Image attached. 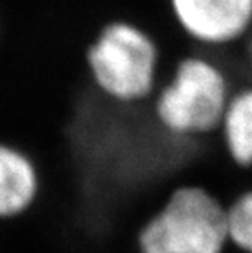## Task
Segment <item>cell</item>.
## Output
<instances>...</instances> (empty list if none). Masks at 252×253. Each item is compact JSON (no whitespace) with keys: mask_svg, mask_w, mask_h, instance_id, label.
Masks as SVG:
<instances>
[{"mask_svg":"<svg viewBox=\"0 0 252 253\" xmlns=\"http://www.w3.org/2000/svg\"><path fill=\"white\" fill-rule=\"evenodd\" d=\"M231 95L223 67L192 46L169 77L159 82L151 103L155 120L167 132L202 139L219 132Z\"/></svg>","mask_w":252,"mask_h":253,"instance_id":"obj_1","label":"cell"},{"mask_svg":"<svg viewBox=\"0 0 252 253\" xmlns=\"http://www.w3.org/2000/svg\"><path fill=\"white\" fill-rule=\"evenodd\" d=\"M85 62L95 88L118 103H144L157 90L159 42L135 20L105 21L85 51Z\"/></svg>","mask_w":252,"mask_h":253,"instance_id":"obj_2","label":"cell"},{"mask_svg":"<svg viewBox=\"0 0 252 253\" xmlns=\"http://www.w3.org/2000/svg\"><path fill=\"white\" fill-rule=\"evenodd\" d=\"M138 244L141 253H224L226 206L205 188H177L144 224Z\"/></svg>","mask_w":252,"mask_h":253,"instance_id":"obj_3","label":"cell"},{"mask_svg":"<svg viewBox=\"0 0 252 253\" xmlns=\"http://www.w3.org/2000/svg\"><path fill=\"white\" fill-rule=\"evenodd\" d=\"M169 18L198 49H226L252 31V0H162Z\"/></svg>","mask_w":252,"mask_h":253,"instance_id":"obj_4","label":"cell"},{"mask_svg":"<svg viewBox=\"0 0 252 253\" xmlns=\"http://www.w3.org/2000/svg\"><path fill=\"white\" fill-rule=\"evenodd\" d=\"M40 171L33 159L15 145L0 142V219L28 212L40 195Z\"/></svg>","mask_w":252,"mask_h":253,"instance_id":"obj_5","label":"cell"},{"mask_svg":"<svg viewBox=\"0 0 252 253\" xmlns=\"http://www.w3.org/2000/svg\"><path fill=\"white\" fill-rule=\"evenodd\" d=\"M219 136L228 155L243 169L252 167V87L233 91L224 111Z\"/></svg>","mask_w":252,"mask_h":253,"instance_id":"obj_6","label":"cell"},{"mask_svg":"<svg viewBox=\"0 0 252 253\" xmlns=\"http://www.w3.org/2000/svg\"><path fill=\"white\" fill-rule=\"evenodd\" d=\"M203 52L223 67L233 91L252 87V31L231 47L218 51L205 49Z\"/></svg>","mask_w":252,"mask_h":253,"instance_id":"obj_7","label":"cell"},{"mask_svg":"<svg viewBox=\"0 0 252 253\" xmlns=\"http://www.w3.org/2000/svg\"><path fill=\"white\" fill-rule=\"evenodd\" d=\"M228 239L234 249L252 253V190L239 195L226 208Z\"/></svg>","mask_w":252,"mask_h":253,"instance_id":"obj_8","label":"cell"}]
</instances>
